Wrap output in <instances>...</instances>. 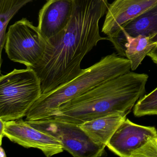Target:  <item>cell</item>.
I'll return each mask as SVG.
<instances>
[{
    "mask_svg": "<svg viewBox=\"0 0 157 157\" xmlns=\"http://www.w3.org/2000/svg\"><path fill=\"white\" fill-rule=\"evenodd\" d=\"M35 0H0V54L5 45L6 30L10 21L24 6Z\"/></svg>",
    "mask_w": 157,
    "mask_h": 157,
    "instance_id": "14",
    "label": "cell"
},
{
    "mask_svg": "<svg viewBox=\"0 0 157 157\" xmlns=\"http://www.w3.org/2000/svg\"><path fill=\"white\" fill-rule=\"evenodd\" d=\"M46 45L38 27L23 18L9 27L4 48L11 60L32 68L42 59Z\"/></svg>",
    "mask_w": 157,
    "mask_h": 157,
    "instance_id": "5",
    "label": "cell"
},
{
    "mask_svg": "<svg viewBox=\"0 0 157 157\" xmlns=\"http://www.w3.org/2000/svg\"><path fill=\"white\" fill-rule=\"evenodd\" d=\"M41 81L31 67L14 69L0 78V119L20 120L42 96Z\"/></svg>",
    "mask_w": 157,
    "mask_h": 157,
    "instance_id": "4",
    "label": "cell"
},
{
    "mask_svg": "<svg viewBox=\"0 0 157 157\" xmlns=\"http://www.w3.org/2000/svg\"><path fill=\"white\" fill-rule=\"evenodd\" d=\"M31 126L60 141L63 148L74 157H99L105 155V146L93 142L79 125L43 119L26 121Z\"/></svg>",
    "mask_w": 157,
    "mask_h": 157,
    "instance_id": "6",
    "label": "cell"
},
{
    "mask_svg": "<svg viewBox=\"0 0 157 157\" xmlns=\"http://www.w3.org/2000/svg\"><path fill=\"white\" fill-rule=\"evenodd\" d=\"M151 40L153 42H157V34L156 35L154 36L152 38H151Z\"/></svg>",
    "mask_w": 157,
    "mask_h": 157,
    "instance_id": "20",
    "label": "cell"
},
{
    "mask_svg": "<svg viewBox=\"0 0 157 157\" xmlns=\"http://www.w3.org/2000/svg\"><path fill=\"white\" fill-rule=\"evenodd\" d=\"M5 121L0 119V145L1 146L2 144V140L3 137H4L3 133H4V129H5Z\"/></svg>",
    "mask_w": 157,
    "mask_h": 157,
    "instance_id": "18",
    "label": "cell"
},
{
    "mask_svg": "<svg viewBox=\"0 0 157 157\" xmlns=\"http://www.w3.org/2000/svg\"><path fill=\"white\" fill-rule=\"evenodd\" d=\"M157 66V45L147 55Z\"/></svg>",
    "mask_w": 157,
    "mask_h": 157,
    "instance_id": "17",
    "label": "cell"
},
{
    "mask_svg": "<svg viewBox=\"0 0 157 157\" xmlns=\"http://www.w3.org/2000/svg\"><path fill=\"white\" fill-rule=\"evenodd\" d=\"M157 135V130L154 127L140 125L126 118L116 130L106 147L120 157H131L133 152Z\"/></svg>",
    "mask_w": 157,
    "mask_h": 157,
    "instance_id": "8",
    "label": "cell"
},
{
    "mask_svg": "<svg viewBox=\"0 0 157 157\" xmlns=\"http://www.w3.org/2000/svg\"><path fill=\"white\" fill-rule=\"evenodd\" d=\"M131 157H157V135L150 138Z\"/></svg>",
    "mask_w": 157,
    "mask_h": 157,
    "instance_id": "16",
    "label": "cell"
},
{
    "mask_svg": "<svg viewBox=\"0 0 157 157\" xmlns=\"http://www.w3.org/2000/svg\"><path fill=\"white\" fill-rule=\"evenodd\" d=\"M148 78L129 71L63 104L43 119L79 125L112 114L128 115L145 93Z\"/></svg>",
    "mask_w": 157,
    "mask_h": 157,
    "instance_id": "2",
    "label": "cell"
},
{
    "mask_svg": "<svg viewBox=\"0 0 157 157\" xmlns=\"http://www.w3.org/2000/svg\"><path fill=\"white\" fill-rule=\"evenodd\" d=\"M73 9V0H47L39 11L37 26L46 42L66 29Z\"/></svg>",
    "mask_w": 157,
    "mask_h": 157,
    "instance_id": "10",
    "label": "cell"
},
{
    "mask_svg": "<svg viewBox=\"0 0 157 157\" xmlns=\"http://www.w3.org/2000/svg\"><path fill=\"white\" fill-rule=\"evenodd\" d=\"M120 34L132 37L142 35L151 38L156 35L157 34V3L125 24L119 35Z\"/></svg>",
    "mask_w": 157,
    "mask_h": 157,
    "instance_id": "13",
    "label": "cell"
},
{
    "mask_svg": "<svg viewBox=\"0 0 157 157\" xmlns=\"http://www.w3.org/2000/svg\"><path fill=\"white\" fill-rule=\"evenodd\" d=\"M111 43L119 56L130 61L132 71L136 70L145 57L157 45V42H153L148 36L132 37L121 34Z\"/></svg>",
    "mask_w": 157,
    "mask_h": 157,
    "instance_id": "11",
    "label": "cell"
},
{
    "mask_svg": "<svg viewBox=\"0 0 157 157\" xmlns=\"http://www.w3.org/2000/svg\"><path fill=\"white\" fill-rule=\"evenodd\" d=\"M127 114L117 113L98 117L79 124V126L95 144L105 146Z\"/></svg>",
    "mask_w": 157,
    "mask_h": 157,
    "instance_id": "12",
    "label": "cell"
},
{
    "mask_svg": "<svg viewBox=\"0 0 157 157\" xmlns=\"http://www.w3.org/2000/svg\"><path fill=\"white\" fill-rule=\"evenodd\" d=\"M156 3L157 0H115L109 4L102 32L112 42L125 24Z\"/></svg>",
    "mask_w": 157,
    "mask_h": 157,
    "instance_id": "9",
    "label": "cell"
},
{
    "mask_svg": "<svg viewBox=\"0 0 157 157\" xmlns=\"http://www.w3.org/2000/svg\"><path fill=\"white\" fill-rule=\"evenodd\" d=\"M1 156L2 157H6V153L2 147H1Z\"/></svg>",
    "mask_w": 157,
    "mask_h": 157,
    "instance_id": "19",
    "label": "cell"
},
{
    "mask_svg": "<svg viewBox=\"0 0 157 157\" xmlns=\"http://www.w3.org/2000/svg\"><path fill=\"white\" fill-rule=\"evenodd\" d=\"M4 137L26 148L42 151L47 157L63 152L62 143L56 138L31 126L26 121L13 120L5 123Z\"/></svg>",
    "mask_w": 157,
    "mask_h": 157,
    "instance_id": "7",
    "label": "cell"
},
{
    "mask_svg": "<svg viewBox=\"0 0 157 157\" xmlns=\"http://www.w3.org/2000/svg\"><path fill=\"white\" fill-rule=\"evenodd\" d=\"M72 17L66 29L47 41L44 54L33 67L41 81L43 94L74 79L83 71V58L101 40L100 19L106 13L108 0H73Z\"/></svg>",
    "mask_w": 157,
    "mask_h": 157,
    "instance_id": "1",
    "label": "cell"
},
{
    "mask_svg": "<svg viewBox=\"0 0 157 157\" xmlns=\"http://www.w3.org/2000/svg\"><path fill=\"white\" fill-rule=\"evenodd\" d=\"M131 70L130 61L115 53L108 55L83 71L74 79L48 94H42L30 109L25 120L45 118L60 105L103 82Z\"/></svg>",
    "mask_w": 157,
    "mask_h": 157,
    "instance_id": "3",
    "label": "cell"
},
{
    "mask_svg": "<svg viewBox=\"0 0 157 157\" xmlns=\"http://www.w3.org/2000/svg\"><path fill=\"white\" fill-rule=\"evenodd\" d=\"M133 113L137 117L157 115V87L137 101L134 105Z\"/></svg>",
    "mask_w": 157,
    "mask_h": 157,
    "instance_id": "15",
    "label": "cell"
}]
</instances>
